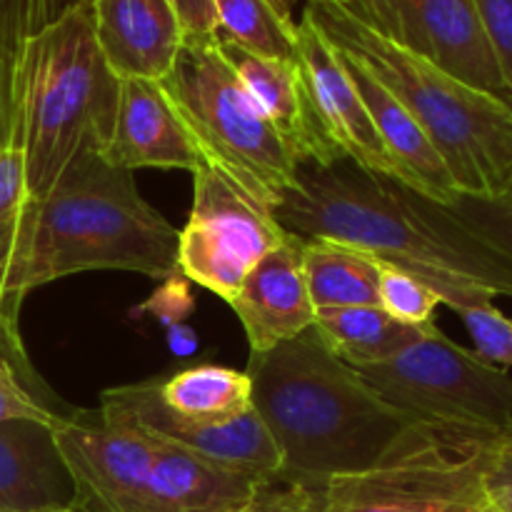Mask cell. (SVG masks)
I'll use <instances>...</instances> for the list:
<instances>
[{
	"instance_id": "44dd1931",
	"label": "cell",
	"mask_w": 512,
	"mask_h": 512,
	"mask_svg": "<svg viewBox=\"0 0 512 512\" xmlns=\"http://www.w3.org/2000/svg\"><path fill=\"white\" fill-rule=\"evenodd\" d=\"M433 325L400 323L378 305H360V308L318 310L313 328L343 363L365 368L398 358Z\"/></svg>"
},
{
	"instance_id": "3957f363",
	"label": "cell",
	"mask_w": 512,
	"mask_h": 512,
	"mask_svg": "<svg viewBox=\"0 0 512 512\" xmlns=\"http://www.w3.org/2000/svg\"><path fill=\"white\" fill-rule=\"evenodd\" d=\"M253 408L280 453V475L325 488L338 475L370 468L413 423L385 403L315 328L250 353Z\"/></svg>"
},
{
	"instance_id": "7bdbcfd3",
	"label": "cell",
	"mask_w": 512,
	"mask_h": 512,
	"mask_svg": "<svg viewBox=\"0 0 512 512\" xmlns=\"http://www.w3.org/2000/svg\"><path fill=\"white\" fill-rule=\"evenodd\" d=\"M483 512H495V510H483Z\"/></svg>"
},
{
	"instance_id": "ffe728a7",
	"label": "cell",
	"mask_w": 512,
	"mask_h": 512,
	"mask_svg": "<svg viewBox=\"0 0 512 512\" xmlns=\"http://www.w3.org/2000/svg\"><path fill=\"white\" fill-rule=\"evenodd\" d=\"M150 438V435H148ZM153 440L145 512H230L248 503L263 480Z\"/></svg>"
},
{
	"instance_id": "5b68a950",
	"label": "cell",
	"mask_w": 512,
	"mask_h": 512,
	"mask_svg": "<svg viewBox=\"0 0 512 512\" xmlns=\"http://www.w3.org/2000/svg\"><path fill=\"white\" fill-rule=\"evenodd\" d=\"M305 15L333 48L363 65L425 130L460 195L500 203L512 178V110L390 43L343 3L308 0Z\"/></svg>"
},
{
	"instance_id": "d6a6232c",
	"label": "cell",
	"mask_w": 512,
	"mask_h": 512,
	"mask_svg": "<svg viewBox=\"0 0 512 512\" xmlns=\"http://www.w3.org/2000/svg\"><path fill=\"white\" fill-rule=\"evenodd\" d=\"M313 490V485L295 483V480L278 475V478L263 480L250 495L248 503L230 512H300Z\"/></svg>"
},
{
	"instance_id": "f546056e",
	"label": "cell",
	"mask_w": 512,
	"mask_h": 512,
	"mask_svg": "<svg viewBox=\"0 0 512 512\" xmlns=\"http://www.w3.org/2000/svg\"><path fill=\"white\" fill-rule=\"evenodd\" d=\"M450 208L480 238H485L490 245H495L512 258V210L493 203V200L470 198V195H458V200Z\"/></svg>"
},
{
	"instance_id": "83f0119b",
	"label": "cell",
	"mask_w": 512,
	"mask_h": 512,
	"mask_svg": "<svg viewBox=\"0 0 512 512\" xmlns=\"http://www.w3.org/2000/svg\"><path fill=\"white\" fill-rule=\"evenodd\" d=\"M475 343V353L490 365L512 368V320L503 310L493 305V300L465 305L458 310Z\"/></svg>"
},
{
	"instance_id": "cb8c5ba5",
	"label": "cell",
	"mask_w": 512,
	"mask_h": 512,
	"mask_svg": "<svg viewBox=\"0 0 512 512\" xmlns=\"http://www.w3.org/2000/svg\"><path fill=\"white\" fill-rule=\"evenodd\" d=\"M218 38L263 58L295 60V25L283 23L268 0H215Z\"/></svg>"
},
{
	"instance_id": "836d02e7",
	"label": "cell",
	"mask_w": 512,
	"mask_h": 512,
	"mask_svg": "<svg viewBox=\"0 0 512 512\" xmlns=\"http://www.w3.org/2000/svg\"><path fill=\"white\" fill-rule=\"evenodd\" d=\"M183 40H213L218 35L215 0H170Z\"/></svg>"
},
{
	"instance_id": "7a4b0ae2",
	"label": "cell",
	"mask_w": 512,
	"mask_h": 512,
	"mask_svg": "<svg viewBox=\"0 0 512 512\" xmlns=\"http://www.w3.org/2000/svg\"><path fill=\"white\" fill-rule=\"evenodd\" d=\"M180 230L140 195L130 170L100 153L75 160L45 198L25 200L0 290V313L18 320L30 290L88 270L178 278Z\"/></svg>"
},
{
	"instance_id": "d4e9b609",
	"label": "cell",
	"mask_w": 512,
	"mask_h": 512,
	"mask_svg": "<svg viewBox=\"0 0 512 512\" xmlns=\"http://www.w3.org/2000/svg\"><path fill=\"white\" fill-rule=\"evenodd\" d=\"M63 418L35 393V375L18 338V320L0 315V423L38 420L55 425Z\"/></svg>"
},
{
	"instance_id": "9c48e42d",
	"label": "cell",
	"mask_w": 512,
	"mask_h": 512,
	"mask_svg": "<svg viewBox=\"0 0 512 512\" xmlns=\"http://www.w3.org/2000/svg\"><path fill=\"white\" fill-rule=\"evenodd\" d=\"M288 235L273 208L220 170L200 165L193 173V208L178 238L180 275L233 303L245 275Z\"/></svg>"
},
{
	"instance_id": "8fae6325",
	"label": "cell",
	"mask_w": 512,
	"mask_h": 512,
	"mask_svg": "<svg viewBox=\"0 0 512 512\" xmlns=\"http://www.w3.org/2000/svg\"><path fill=\"white\" fill-rule=\"evenodd\" d=\"M75 485V512H145L153 440L138 428L78 410L53 428Z\"/></svg>"
},
{
	"instance_id": "603a6c76",
	"label": "cell",
	"mask_w": 512,
	"mask_h": 512,
	"mask_svg": "<svg viewBox=\"0 0 512 512\" xmlns=\"http://www.w3.org/2000/svg\"><path fill=\"white\" fill-rule=\"evenodd\" d=\"M303 270L315 310L380 308L378 260L335 240H303Z\"/></svg>"
},
{
	"instance_id": "30bf717a",
	"label": "cell",
	"mask_w": 512,
	"mask_h": 512,
	"mask_svg": "<svg viewBox=\"0 0 512 512\" xmlns=\"http://www.w3.org/2000/svg\"><path fill=\"white\" fill-rule=\"evenodd\" d=\"M343 5L390 43L512 110V93L475 0H348Z\"/></svg>"
},
{
	"instance_id": "277c9868",
	"label": "cell",
	"mask_w": 512,
	"mask_h": 512,
	"mask_svg": "<svg viewBox=\"0 0 512 512\" xmlns=\"http://www.w3.org/2000/svg\"><path fill=\"white\" fill-rule=\"evenodd\" d=\"M118 98L90 0L30 35L10 73V140L23 155L28 200L45 198L75 160L103 153Z\"/></svg>"
},
{
	"instance_id": "f35d334b",
	"label": "cell",
	"mask_w": 512,
	"mask_h": 512,
	"mask_svg": "<svg viewBox=\"0 0 512 512\" xmlns=\"http://www.w3.org/2000/svg\"><path fill=\"white\" fill-rule=\"evenodd\" d=\"M300 512H325V505H323V488H315L313 493H310L308 503L303 505V510Z\"/></svg>"
},
{
	"instance_id": "9a60e30c",
	"label": "cell",
	"mask_w": 512,
	"mask_h": 512,
	"mask_svg": "<svg viewBox=\"0 0 512 512\" xmlns=\"http://www.w3.org/2000/svg\"><path fill=\"white\" fill-rule=\"evenodd\" d=\"M100 158L130 173L138 168H178L195 173L205 165L158 80L145 78L120 80L113 133Z\"/></svg>"
},
{
	"instance_id": "4dcf8cb0",
	"label": "cell",
	"mask_w": 512,
	"mask_h": 512,
	"mask_svg": "<svg viewBox=\"0 0 512 512\" xmlns=\"http://www.w3.org/2000/svg\"><path fill=\"white\" fill-rule=\"evenodd\" d=\"M483 490L490 510L512 512V430L493 440L483 468Z\"/></svg>"
},
{
	"instance_id": "4316f807",
	"label": "cell",
	"mask_w": 512,
	"mask_h": 512,
	"mask_svg": "<svg viewBox=\"0 0 512 512\" xmlns=\"http://www.w3.org/2000/svg\"><path fill=\"white\" fill-rule=\"evenodd\" d=\"M25 200H28V193H25L23 155L10 140L0 153V290H3L5 270H8L10 255L15 248L20 210H23Z\"/></svg>"
},
{
	"instance_id": "8d00e7d4",
	"label": "cell",
	"mask_w": 512,
	"mask_h": 512,
	"mask_svg": "<svg viewBox=\"0 0 512 512\" xmlns=\"http://www.w3.org/2000/svg\"><path fill=\"white\" fill-rule=\"evenodd\" d=\"M170 348L180 355H188L198 348V338H195L193 330L183 328V325H173L170 328Z\"/></svg>"
},
{
	"instance_id": "7402d4cb",
	"label": "cell",
	"mask_w": 512,
	"mask_h": 512,
	"mask_svg": "<svg viewBox=\"0 0 512 512\" xmlns=\"http://www.w3.org/2000/svg\"><path fill=\"white\" fill-rule=\"evenodd\" d=\"M158 393L170 413L198 425H230L253 410L248 373L223 365H195L158 378Z\"/></svg>"
},
{
	"instance_id": "ac0fdd59",
	"label": "cell",
	"mask_w": 512,
	"mask_h": 512,
	"mask_svg": "<svg viewBox=\"0 0 512 512\" xmlns=\"http://www.w3.org/2000/svg\"><path fill=\"white\" fill-rule=\"evenodd\" d=\"M53 428L38 420L0 423V512H75V485Z\"/></svg>"
},
{
	"instance_id": "52a82bcc",
	"label": "cell",
	"mask_w": 512,
	"mask_h": 512,
	"mask_svg": "<svg viewBox=\"0 0 512 512\" xmlns=\"http://www.w3.org/2000/svg\"><path fill=\"white\" fill-rule=\"evenodd\" d=\"M498 435L413 420L370 468L323 488L325 512H483V468Z\"/></svg>"
},
{
	"instance_id": "ab89813d",
	"label": "cell",
	"mask_w": 512,
	"mask_h": 512,
	"mask_svg": "<svg viewBox=\"0 0 512 512\" xmlns=\"http://www.w3.org/2000/svg\"><path fill=\"white\" fill-rule=\"evenodd\" d=\"M500 205H505V208L512 210V178H510V185H508V193H505V198L500 200Z\"/></svg>"
},
{
	"instance_id": "d590c367",
	"label": "cell",
	"mask_w": 512,
	"mask_h": 512,
	"mask_svg": "<svg viewBox=\"0 0 512 512\" xmlns=\"http://www.w3.org/2000/svg\"><path fill=\"white\" fill-rule=\"evenodd\" d=\"M10 133H13V123H10V83L0 73V153L10 143Z\"/></svg>"
},
{
	"instance_id": "e575fe53",
	"label": "cell",
	"mask_w": 512,
	"mask_h": 512,
	"mask_svg": "<svg viewBox=\"0 0 512 512\" xmlns=\"http://www.w3.org/2000/svg\"><path fill=\"white\" fill-rule=\"evenodd\" d=\"M83 3H88V0H40L38 30L45 28V25H50L53 20H58L60 15L68 13L70 8H75V5H83Z\"/></svg>"
},
{
	"instance_id": "1f68e13d",
	"label": "cell",
	"mask_w": 512,
	"mask_h": 512,
	"mask_svg": "<svg viewBox=\"0 0 512 512\" xmlns=\"http://www.w3.org/2000/svg\"><path fill=\"white\" fill-rule=\"evenodd\" d=\"M485 35L512 93V0H475Z\"/></svg>"
},
{
	"instance_id": "60d3db41",
	"label": "cell",
	"mask_w": 512,
	"mask_h": 512,
	"mask_svg": "<svg viewBox=\"0 0 512 512\" xmlns=\"http://www.w3.org/2000/svg\"><path fill=\"white\" fill-rule=\"evenodd\" d=\"M50 512H73V510H50Z\"/></svg>"
},
{
	"instance_id": "5bb4252c",
	"label": "cell",
	"mask_w": 512,
	"mask_h": 512,
	"mask_svg": "<svg viewBox=\"0 0 512 512\" xmlns=\"http://www.w3.org/2000/svg\"><path fill=\"white\" fill-rule=\"evenodd\" d=\"M230 308L243 323L250 353H263L313 328L318 310L305 283L303 240L288 235L270 250L245 275Z\"/></svg>"
},
{
	"instance_id": "b9f144b4",
	"label": "cell",
	"mask_w": 512,
	"mask_h": 512,
	"mask_svg": "<svg viewBox=\"0 0 512 512\" xmlns=\"http://www.w3.org/2000/svg\"><path fill=\"white\" fill-rule=\"evenodd\" d=\"M335 3H348V0H335Z\"/></svg>"
},
{
	"instance_id": "2e32d148",
	"label": "cell",
	"mask_w": 512,
	"mask_h": 512,
	"mask_svg": "<svg viewBox=\"0 0 512 512\" xmlns=\"http://www.w3.org/2000/svg\"><path fill=\"white\" fill-rule=\"evenodd\" d=\"M105 63L120 80H160L173 65L183 30L170 0H90Z\"/></svg>"
},
{
	"instance_id": "f1b7e54d",
	"label": "cell",
	"mask_w": 512,
	"mask_h": 512,
	"mask_svg": "<svg viewBox=\"0 0 512 512\" xmlns=\"http://www.w3.org/2000/svg\"><path fill=\"white\" fill-rule=\"evenodd\" d=\"M40 0H0V73H10L30 35L38 33Z\"/></svg>"
},
{
	"instance_id": "4fadbf2b",
	"label": "cell",
	"mask_w": 512,
	"mask_h": 512,
	"mask_svg": "<svg viewBox=\"0 0 512 512\" xmlns=\"http://www.w3.org/2000/svg\"><path fill=\"white\" fill-rule=\"evenodd\" d=\"M295 63L320 130L338 153L360 168L395 178L393 160L338 50L323 38L308 15L295 23Z\"/></svg>"
},
{
	"instance_id": "484cf974",
	"label": "cell",
	"mask_w": 512,
	"mask_h": 512,
	"mask_svg": "<svg viewBox=\"0 0 512 512\" xmlns=\"http://www.w3.org/2000/svg\"><path fill=\"white\" fill-rule=\"evenodd\" d=\"M380 268V308L390 318L408 325L433 323V313L440 305V298L433 288L418 280L415 275L395 268V265L378 260Z\"/></svg>"
},
{
	"instance_id": "8992f818",
	"label": "cell",
	"mask_w": 512,
	"mask_h": 512,
	"mask_svg": "<svg viewBox=\"0 0 512 512\" xmlns=\"http://www.w3.org/2000/svg\"><path fill=\"white\" fill-rule=\"evenodd\" d=\"M158 83L205 165L275 208L293 180V153L243 88L215 38L183 40Z\"/></svg>"
},
{
	"instance_id": "6da1fadb",
	"label": "cell",
	"mask_w": 512,
	"mask_h": 512,
	"mask_svg": "<svg viewBox=\"0 0 512 512\" xmlns=\"http://www.w3.org/2000/svg\"><path fill=\"white\" fill-rule=\"evenodd\" d=\"M285 233L325 238L395 265L460 308L495 295L512 298V258L440 205L390 175L370 173L348 155L300 160L273 208Z\"/></svg>"
},
{
	"instance_id": "d6986e66",
	"label": "cell",
	"mask_w": 512,
	"mask_h": 512,
	"mask_svg": "<svg viewBox=\"0 0 512 512\" xmlns=\"http://www.w3.org/2000/svg\"><path fill=\"white\" fill-rule=\"evenodd\" d=\"M338 50V48H335ZM340 53V50H338ZM370 118H373L375 130L388 150L395 168V180L408 185L415 193L435 200L440 205H453L458 200V188L453 183V175L445 168L443 158L430 143L425 130L415 123L413 115L403 108L398 98L390 93L385 85H380L363 65L355 63L345 53H340Z\"/></svg>"
},
{
	"instance_id": "ba28073f",
	"label": "cell",
	"mask_w": 512,
	"mask_h": 512,
	"mask_svg": "<svg viewBox=\"0 0 512 512\" xmlns=\"http://www.w3.org/2000/svg\"><path fill=\"white\" fill-rule=\"evenodd\" d=\"M365 383L413 420L488 435L512 430V378L473 350L428 330L398 358L355 368Z\"/></svg>"
},
{
	"instance_id": "74e56055",
	"label": "cell",
	"mask_w": 512,
	"mask_h": 512,
	"mask_svg": "<svg viewBox=\"0 0 512 512\" xmlns=\"http://www.w3.org/2000/svg\"><path fill=\"white\" fill-rule=\"evenodd\" d=\"M268 3H270V8L278 13V18L283 20V23H288V25L298 23V20H295V8L300 5V0H268Z\"/></svg>"
},
{
	"instance_id": "e0dca14e",
	"label": "cell",
	"mask_w": 512,
	"mask_h": 512,
	"mask_svg": "<svg viewBox=\"0 0 512 512\" xmlns=\"http://www.w3.org/2000/svg\"><path fill=\"white\" fill-rule=\"evenodd\" d=\"M215 43L255 105L278 130L283 143L293 153L295 163L300 160L328 163L335 155H343L328 143L320 130L295 60L263 58L218 35H215Z\"/></svg>"
},
{
	"instance_id": "7c38bea8",
	"label": "cell",
	"mask_w": 512,
	"mask_h": 512,
	"mask_svg": "<svg viewBox=\"0 0 512 512\" xmlns=\"http://www.w3.org/2000/svg\"><path fill=\"white\" fill-rule=\"evenodd\" d=\"M98 410L108 420L138 428L150 438L163 440L255 480L278 478L283 468L278 448L270 440L255 408L230 425L188 423L165 408L158 393V378H148L105 390L100 395Z\"/></svg>"
}]
</instances>
